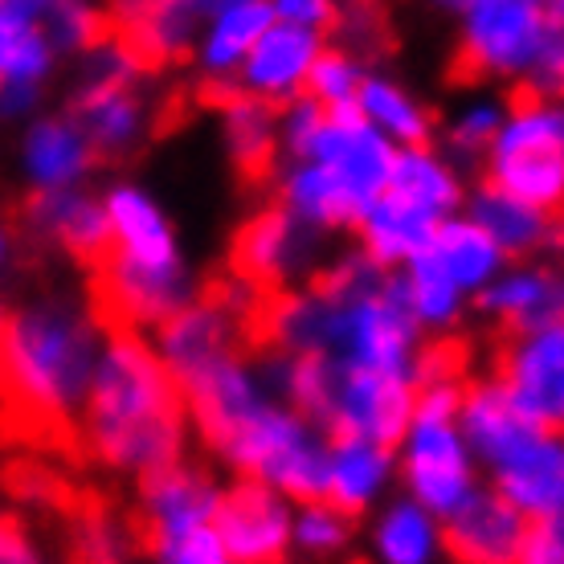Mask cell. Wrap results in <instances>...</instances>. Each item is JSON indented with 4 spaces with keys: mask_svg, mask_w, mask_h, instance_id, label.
<instances>
[{
    "mask_svg": "<svg viewBox=\"0 0 564 564\" xmlns=\"http://www.w3.org/2000/svg\"><path fill=\"white\" fill-rule=\"evenodd\" d=\"M291 516L295 503L270 482L238 479L221 487L213 528L226 544V556L238 564H279L291 556Z\"/></svg>",
    "mask_w": 564,
    "mask_h": 564,
    "instance_id": "8fae6325",
    "label": "cell"
},
{
    "mask_svg": "<svg viewBox=\"0 0 564 564\" xmlns=\"http://www.w3.org/2000/svg\"><path fill=\"white\" fill-rule=\"evenodd\" d=\"M107 324L90 299L37 295L0 324V417L17 437L70 446Z\"/></svg>",
    "mask_w": 564,
    "mask_h": 564,
    "instance_id": "6da1fadb",
    "label": "cell"
},
{
    "mask_svg": "<svg viewBox=\"0 0 564 564\" xmlns=\"http://www.w3.org/2000/svg\"><path fill=\"white\" fill-rule=\"evenodd\" d=\"M9 254H13V238H9V229L0 226V267L9 262Z\"/></svg>",
    "mask_w": 564,
    "mask_h": 564,
    "instance_id": "f6af8a7d",
    "label": "cell"
},
{
    "mask_svg": "<svg viewBox=\"0 0 564 564\" xmlns=\"http://www.w3.org/2000/svg\"><path fill=\"white\" fill-rule=\"evenodd\" d=\"M274 21H291V25L307 29H332L339 13V0H270Z\"/></svg>",
    "mask_w": 564,
    "mask_h": 564,
    "instance_id": "ab89813d",
    "label": "cell"
},
{
    "mask_svg": "<svg viewBox=\"0 0 564 564\" xmlns=\"http://www.w3.org/2000/svg\"><path fill=\"white\" fill-rule=\"evenodd\" d=\"M74 442L99 470L123 479L184 458L188 417L181 384L143 332L107 327Z\"/></svg>",
    "mask_w": 564,
    "mask_h": 564,
    "instance_id": "7a4b0ae2",
    "label": "cell"
},
{
    "mask_svg": "<svg viewBox=\"0 0 564 564\" xmlns=\"http://www.w3.org/2000/svg\"><path fill=\"white\" fill-rule=\"evenodd\" d=\"M184 4H188V9H193V17H197L200 25H205L213 13H221L226 4H238V0H184Z\"/></svg>",
    "mask_w": 564,
    "mask_h": 564,
    "instance_id": "7bdbcfd3",
    "label": "cell"
},
{
    "mask_svg": "<svg viewBox=\"0 0 564 564\" xmlns=\"http://www.w3.org/2000/svg\"><path fill=\"white\" fill-rule=\"evenodd\" d=\"M503 102L499 99H470L463 111L451 119V128H446V148H451V160L454 164H470V160H479L487 152V143H491L495 128L503 123Z\"/></svg>",
    "mask_w": 564,
    "mask_h": 564,
    "instance_id": "8d00e7d4",
    "label": "cell"
},
{
    "mask_svg": "<svg viewBox=\"0 0 564 564\" xmlns=\"http://www.w3.org/2000/svg\"><path fill=\"white\" fill-rule=\"evenodd\" d=\"M181 384L184 417H188V434L200 437L205 451H217L234 430H238L254 410H262L270 397V384L262 377L258 360L241 352H229L213 365L188 372Z\"/></svg>",
    "mask_w": 564,
    "mask_h": 564,
    "instance_id": "9c48e42d",
    "label": "cell"
},
{
    "mask_svg": "<svg viewBox=\"0 0 564 564\" xmlns=\"http://www.w3.org/2000/svg\"><path fill=\"white\" fill-rule=\"evenodd\" d=\"M148 552L164 564H229L226 544L217 536L213 520L193 523V528H184V532H172V536L155 540Z\"/></svg>",
    "mask_w": 564,
    "mask_h": 564,
    "instance_id": "74e56055",
    "label": "cell"
},
{
    "mask_svg": "<svg viewBox=\"0 0 564 564\" xmlns=\"http://www.w3.org/2000/svg\"><path fill=\"white\" fill-rule=\"evenodd\" d=\"M45 86L33 83H0V123H21V119H33L37 107H42Z\"/></svg>",
    "mask_w": 564,
    "mask_h": 564,
    "instance_id": "b9f144b4",
    "label": "cell"
},
{
    "mask_svg": "<svg viewBox=\"0 0 564 564\" xmlns=\"http://www.w3.org/2000/svg\"><path fill=\"white\" fill-rule=\"evenodd\" d=\"M25 221L42 241L57 246L66 258L95 267L107 246H111V226H107V209L102 197L86 193L83 184L70 188H42L25 200Z\"/></svg>",
    "mask_w": 564,
    "mask_h": 564,
    "instance_id": "e0dca14e",
    "label": "cell"
},
{
    "mask_svg": "<svg viewBox=\"0 0 564 564\" xmlns=\"http://www.w3.org/2000/svg\"><path fill=\"white\" fill-rule=\"evenodd\" d=\"M437 221H442V217H434V213L417 209V205L393 197V193H381V197L365 209L356 234H360V250H365L377 267L397 270L430 246Z\"/></svg>",
    "mask_w": 564,
    "mask_h": 564,
    "instance_id": "484cf974",
    "label": "cell"
},
{
    "mask_svg": "<svg viewBox=\"0 0 564 564\" xmlns=\"http://www.w3.org/2000/svg\"><path fill=\"white\" fill-rule=\"evenodd\" d=\"M128 4H135V0H115V4H111V13H115V9H128Z\"/></svg>",
    "mask_w": 564,
    "mask_h": 564,
    "instance_id": "bcb514c9",
    "label": "cell"
},
{
    "mask_svg": "<svg viewBox=\"0 0 564 564\" xmlns=\"http://www.w3.org/2000/svg\"><path fill=\"white\" fill-rule=\"evenodd\" d=\"M95 148L86 140V131L78 128V119L70 111L62 115H33L21 131V176L33 193L42 188H70V184L90 181L95 172Z\"/></svg>",
    "mask_w": 564,
    "mask_h": 564,
    "instance_id": "ac0fdd59",
    "label": "cell"
},
{
    "mask_svg": "<svg viewBox=\"0 0 564 564\" xmlns=\"http://www.w3.org/2000/svg\"><path fill=\"white\" fill-rule=\"evenodd\" d=\"M111 246L90 267V307L107 327H155L188 299L200 295L205 282L184 258L181 238L172 229L164 205L140 184H115L102 197Z\"/></svg>",
    "mask_w": 564,
    "mask_h": 564,
    "instance_id": "3957f363",
    "label": "cell"
},
{
    "mask_svg": "<svg viewBox=\"0 0 564 564\" xmlns=\"http://www.w3.org/2000/svg\"><path fill=\"white\" fill-rule=\"evenodd\" d=\"M397 286H401V299H405V307L422 332H451L463 319L466 291L437 267L430 250L410 258L405 267H397Z\"/></svg>",
    "mask_w": 564,
    "mask_h": 564,
    "instance_id": "1f68e13d",
    "label": "cell"
},
{
    "mask_svg": "<svg viewBox=\"0 0 564 564\" xmlns=\"http://www.w3.org/2000/svg\"><path fill=\"white\" fill-rule=\"evenodd\" d=\"M475 299H479V311L491 324L520 336V332L561 319L564 291L556 267H544L536 258H520L516 267L499 270L482 291H475Z\"/></svg>",
    "mask_w": 564,
    "mask_h": 564,
    "instance_id": "ffe728a7",
    "label": "cell"
},
{
    "mask_svg": "<svg viewBox=\"0 0 564 564\" xmlns=\"http://www.w3.org/2000/svg\"><path fill=\"white\" fill-rule=\"evenodd\" d=\"M523 528L528 520L495 487H475L442 520V552L463 564H511L520 556Z\"/></svg>",
    "mask_w": 564,
    "mask_h": 564,
    "instance_id": "2e32d148",
    "label": "cell"
},
{
    "mask_svg": "<svg viewBox=\"0 0 564 564\" xmlns=\"http://www.w3.org/2000/svg\"><path fill=\"white\" fill-rule=\"evenodd\" d=\"M270 21H274L270 0H238L200 25L197 42H193V62H197L205 90H217V99L234 90V74H238L241 57L267 33Z\"/></svg>",
    "mask_w": 564,
    "mask_h": 564,
    "instance_id": "603a6c76",
    "label": "cell"
},
{
    "mask_svg": "<svg viewBox=\"0 0 564 564\" xmlns=\"http://www.w3.org/2000/svg\"><path fill=\"white\" fill-rule=\"evenodd\" d=\"M397 475L425 511L446 520L479 487V463L466 451L458 417L410 413V425L397 442Z\"/></svg>",
    "mask_w": 564,
    "mask_h": 564,
    "instance_id": "ba28073f",
    "label": "cell"
},
{
    "mask_svg": "<svg viewBox=\"0 0 564 564\" xmlns=\"http://www.w3.org/2000/svg\"><path fill=\"white\" fill-rule=\"evenodd\" d=\"M397 479V446L372 437H332L327 442V491L324 499L348 516H365L381 503Z\"/></svg>",
    "mask_w": 564,
    "mask_h": 564,
    "instance_id": "44dd1931",
    "label": "cell"
},
{
    "mask_svg": "<svg viewBox=\"0 0 564 564\" xmlns=\"http://www.w3.org/2000/svg\"><path fill=\"white\" fill-rule=\"evenodd\" d=\"M372 556L384 564H430L442 556V520L413 495L389 499L368 532Z\"/></svg>",
    "mask_w": 564,
    "mask_h": 564,
    "instance_id": "f546056e",
    "label": "cell"
},
{
    "mask_svg": "<svg viewBox=\"0 0 564 564\" xmlns=\"http://www.w3.org/2000/svg\"><path fill=\"white\" fill-rule=\"evenodd\" d=\"M348 549H352V516L348 511H339L327 499L295 503L291 552L307 556V561H327V556H344Z\"/></svg>",
    "mask_w": 564,
    "mask_h": 564,
    "instance_id": "836d02e7",
    "label": "cell"
},
{
    "mask_svg": "<svg viewBox=\"0 0 564 564\" xmlns=\"http://www.w3.org/2000/svg\"><path fill=\"white\" fill-rule=\"evenodd\" d=\"M274 176H279L282 209H291L303 226L319 229L324 238H332V234H356L365 209L372 205L344 176H336L327 164L307 160V155L291 160L286 172H274Z\"/></svg>",
    "mask_w": 564,
    "mask_h": 564,
    "instance_id": "d6986e66",
    "label": "cell"
},
{
    "mask_svg": "<svg viewBox=\"0 0 564 564\" xmlns=\"http://www.w3.org/2000/svg\"><path fill=\"white\" fill-rule=\"evenodd\" d=\"M360 78H365V66H360V57L348 45H324L311 62L303 95H311L324 107H344V102H356Z\"/></svg>",
    "mask_w": 564,
    "mask_h": 564,
    "instance_id": "d590c367",
    "label": "cell"
},
{
    "mask_svg": "<svg viewBox=\"0 0 564 564\" xmlns=\"http://www.w3.org/2000/svg\"><path fill=\"white\" fill-rule=\"evenodd\" d=\"M491 487L523 520H544V516H564V442L561 430L544 434L516 454L511 463L491 470Z\"/></svg>",
    "mask_w": 564,
    "mask_h": 564,
    "instance_id": "cb8c5ba5",
    "label": "cell"
},
{
    "mask_svg": "<svg viewBox=\"0 0 564 564\" xmlns=\"http://www.w3.org/2000/svg\"><path fill=\"white\" fill-rule=\"evenodd\" d=\"M451 74L458 83H532L544 45L564 33V0H470Z\"/></svg>",
    "mask_w": 564,
    "mask_h": 564,
    "instance_id": "5b68a950",
    "label": "cell"
},
{
    "mask_svg": "<svg viewBox=\"0 0 564 564\" xmlns=\"http://www.w3.org/2000/svg\"><path fill=\"white\" fill-rule=\"evenodd\" d=\"M217 499H221L217 475L205 470L200 463H188V458H176V463L155 466V470L140 475L135 516H131L135 532H140V544L152 549L155 540L213 520Z\"/></svg>",
    "mask_w": 564,
    "mask_h": 564,
    "instance_id": "7c38bea8",
    "label": "cell"
},
{
    "mask_svg": "<svg viewBox=\"0 0 564 564\" xmlns=\"http://www.w3.org/2000/svg\"><path fill=\"white\" fill-rule=\"evenodd\" d=\"M463 213L479 221L491 241L503 250V258H540L544 250H556V213L528 205V200L503 193L499 184L482 181L463 197Z\"/></svg>",
    "mask_w": 564,
    "mask_h": 564,
    "instance_id": "7402d4cb",
    "label": "cell"
},
{
    "mask_svg": "<svg viewBox=\"0 0 564 564\" xmlns=\"http://www.w3.org/2000/svg\"><path fill=\"white\" fill-rule=\"evenodd\" d=\"M458 430H463L470 458L479 466H487V470H499V466L511 463L516 454H523L544 434L540 425H532L511 405L508 389L499 384L495 372H487V377H466L463 381Z\"/></svg>",
    "mask_w": 564,
    "mask_h": 564,
    "instance_id": "5bb4252c",
    "label": "cell"
},
{
    "mask_svg": "<svg viewBox=\"0 0 564 564\" xmlns=\"http://www.w3.org/2000/svg\"><path fill=\"white\" fill-rule=\"evenodd\" d=\"M327 442L332 437L311 417L270 397L213 454L238 479L270 482L291 503H307L327 491Z\"/></svg>",
    "mask_w": 564,
    "mask_h": 564,
    "instance_id": "277c9868",
    "label": "cell"
},
{
    "mask_svg": "<svg viewBox=\"0 0 564 564\" xmlns=\"http://www.w3.org/2000/svg\"><path fill=\"white\" fill-rule=\"evenodd\" d=\"M42 561V549L17 516H0V564H33Z\"/></svg>",
    "mask_w": 564,
    "mask_h": 564,
    "instance_id": "60d3db41",
    "label": "cell"
},
{
    "mask_svg": "<svg viewBox=\"0 0 564 564\" xmlns=\"http://www.w3.org/2000/svg\"><path fill=\"white\" fill-rule=\"evenodd\" d=\"M148 66L131 54L128 45L115 37H102L78 54V78H74L70 115L86 140L102 160H123L148 140L152 128V111L143 99L140 83L148 78Z\"/></svg>",
    "mask_w": 564,
    "mask_h": 564,
    "instance_id": "8992f818",
    "label": "cell"
},
{
    "mask_svg": "<svg viewBox=\"0 0 564 564\" xmlns=\"http://www.w3.org/2000/svg\"><path fill=\"white\" fill-rule=\"evenodd\" d=\"M221 140L241 181H270L279 172V131H274V107L254 99L246 90H229L217 99Z\"/></svg>",
    "mask_w": 564,
    "mask_h": 564,
    "instance_id": "d4e9b609",
    "label": "cell"
},
{
    "mask_svg": "<svg viewBox=\"0 0 564 564\" xmlns=\"http://www.w3.org/2000/svg\"><path fill=\"white\" fill-rule=\"evenodd\" d=\"M393 143L368 123L356 102L344 107H327L324 123L315 128L307 143V160H319L327 169L344 176L360 197L377 200L389 181V164H393Z\"/></svg>",
    "mask_w": 564,
    "mask_h": 564,
    "instance_id": "4fadbf2b",
    "label": "cell"
},
{
    "mask_svg": "<svg viewBox=\"0 0 564 564\" xmlns=\"http://www.w3.org/2000/svg\"><path fill=\"white\" fill-rule=\"evenodd\" d=\"M324 45V29L270 21L267 33L241 57L238 74H234V90H246L254 99H267L270 107H282L286 99L303 95L311 62Z\"/></svg>",
    "mask_w": 564,
    "mask_h": 564,
    "instance_id": "9a60e30c",
    "label": "cell"
},
{
    "mask_svg": "<svg viewBox=\"0 0 564 564\" xmlns=\"http://www.w3.org/2000/svg\"><path fill=\"white\" fill-rule=\"evenodd\" d=\"M57 50L45 37L33 0H0V83L45 86L57 70Z\"/></svg>",
    "mask_w": 564,
    "mask_h": 564,
    "instance_id": "83f0119b",
    "label": "cell"
},
{
    "mask_svg": "<svg viewBox=\"0 0 564 564\" xmlns=\"http://www.w3.org/2000/svg\"><path fill=\"white\" fill-rule=\"evenodd\" d=\"M45 37L54 42L57 54H83L102 37H111V13L99 0H50L42 13Z\"/></svg>",
    "mask_w": 564,
    "mask_h": 564,
    "instance_id": "e575fe53",
    "label": "cell"
},
{
    "mask_svg": "<svg viewBox=\"0 0 564 564\" xmlns=\"http://www.w3.org/2000/svg\"><path fill=\"white\" fill-rule=\"evenodd\" d=\"M430 4H434L437 13H446V17H458L466 9V4H470V0H430Z\"/></svg>",
    "mask_w": 564,
    "mask_h": 564,
    "instance_id": "ee69618b",
    "label": "cell"
},
{
    "mask_svg": "<svg viewBox=\"0 0 564 564\" xmlns=\"http://www.w3.org/2000/svg\"><path fill=\"white\" fill-rule=\"evenodd\" d=\"M356 107L393 148L434 140V111L417 95H410L401 83L384 78V74H365L360 78Z\"/></svg>",
    "mask_w": 564,
    "mask_h": 564,
    "instance_id": "4dcf8cb0",
    "label": "cell"
},
{
    "mask_svg": "<svg viewBox=\"0 0 564 564\" xmlns=\"http://www.w3.org/2000/svg\"><path fill=\"white\" fill-rule=\"evenodd\" d=\"M523 564H561L564 561V516H544V520H528L520 540Z\"/></svg>",
    "mask_w": 564,
    "mask_h": 564,
    "instance_id": "f35d334b",
    "label": "cell"
},
{
    "mask_svg": "<svg viewBox=\"0 0 564 564\" xmlns=\"http://www.w3.org/2000/svg\"><path fill=\"white\" fill-rule=\"evenodd\" d=\"M425 250L434 254L437 267L446 270L466 295L482 291L499 270L508 267V258H503V250L491 241V234H487L479 221H470L466 213L442 217Z\"/></svg>",
    "mask_w": 564,
    "mask_h": 564,
    "instance_id": "f1b7e54d",
    "label": "cell"
},
{
    "mask_svg": "<svg viewBox=\"0 0 564 564\" xmlns=\"http://www.w3.org/2000/svg\"><path fill=\"white\" fill-rule=\"evenodd\" d=\"M0 324H4V303H0Z\"/></svg>",
    "mask_w": 564,
    "mask_h": 564,
    "instance_id": "7dc6e473",
    "label": "cell"
},
{
    "mask_svg": "<svg viewBox=\"0 0 564 564\" xmlns=\"http://www.w3.org/2000/svg\"><path fill=\"white\" fill-rule=\"evenodd\" d=\"M482 181L499 184L503 193L540 205L549 213H561L564 200V152L540 155H503V160H482Z\"/></svg>",
    "mask_w": 564,
    "mask_h": 564,
    "instance_id": "d6a6232c",
    "label": "cell"
},
{
    "mask_svg": "<svg viewBox=\"0 0 564 564\" xmlns=\"http://www.w3.org/2000/svg\"><path fill=\"white\" fill-rule=\"evenodd\" d=\"M384 193L410 200L417 209L434 213V217H451L463 209V172L451 155L434 152L430 143H410V148H397L393 164H389V181Z\"/></svg>",
    "mask_w": 564,
    "mask_h": 564,
    "instance_id": "4316f807",
    "label": "cell"
},
{
    "mask_svg": "<svg viewBox=\"0 0 564 564\" xmlns=\"http://www.w3.org/2000/svg\"><path fill=\"white\" fill-rule=\"evenodd\" d=\"M324 258V234L282 205L250 213L229 238V274L258 295L307 282Z\"/></svg>",
    "mask_w": 564,
    "mask_h": 564,
    "instance_id": "52a82bcc",
    "label": "cell"
},
{
    "mask_svg": "<svg viewBox=\"0 0 564 564\" xmlns=\"http://www.w3.org/2000/svg\"><path fill=\"white\" fill-rule=\"evenodd\" d=\"M495 377L508 389L511 405L540 430L564 422V327L561 319L508 339L495 360Z\"/></svg>",
    "mask_w": 564,
    "mask_h": 564,
    "instance_id": "30bf717a",
    "label": "cell"
}]
</instances>
